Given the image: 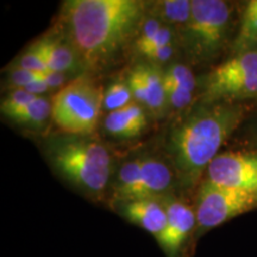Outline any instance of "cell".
Returning <instances> with one entry per match:
<instances>
[{"instance_id": "cell-18", "label": "cell", "mask_w": 257, "mask_h": 257, "mask_svg": "<svg viewBox=\"0 0 257 257\" xmlns=\"http://www.w3.org/2000/svg\"><path fill=\"white\" fill-rule=\"evenodd\" d=\"M134 102V95L126 81H114L104 93L102 110L108 113L119 111Z\"/></svg>"}, {"instance_id": "cell-19", "label": "cell", "mask_w": 257, "mask_h": 257, "mask_svg": "<svg viewBox=\"0 0 257 257\" xmlns=\"http://www.w3.org/2000/svg\"><path fill=\"white\" fill-rule=\"evenodd\" d=\"M234 54L257 50V16L243 15L238 35L233 44Z\"/></svg>"}, {"instance_id": "cell-2", "label": "cell", "mask_w": 257, "mask_h": 257, "mask_svg": "<svg viewBox=\"0 0 257 257\" xmlns=\"http://www.w3.org/2000/svg\"><path fill=\"white\" fill-rule=\"evenodd\" d=\"M244 117L245 107L239 102L200 104L172 128L167 149L185 184L193 186L201 179Z\"/></svg>"}, {"instance_id": "cell-16", "label": "cell", "mask_w": 257, "mask_h": 257, "mask_svg": "<svg viewBox=\"0 0 257 257\" xmlns=\"http://www.w3.org/2000/svg\"><path fill=\"white\" fill-rule=\"evenodd\" d=\"M149 14L168 25L178 35L187 25L192 14V2L189 0H162L148 5Z\"/></svg>"}, {"instance_id": "cell-1", "label": "cell", "mask_w": 257, "mask_h": 257, "mask_svg": "<svg viewBox=\"0 0 257 257\" xmlns=\"http://www.w3.org/2000/svg\"><path fill=\"white\" fill-rule=\"evenodd\" d=\"M140 0H68L61 11L64 41L81 66L100 69L134 43L147 15Z\"/></svg>"}, {"instance_id": "cell-4", "label": "cell", "mask_w": 257, "mask_h": 257, "mask_svg": "<svg viewBox=\"0 0 257 257\" xmlns=\"http://www.w3.org/2000/svg\"><path fill=\"white\" fill-rule=\"evenodd\" d=\"M230 5L221 0H192V14L179 34L186 55L194 63L216 59L230 36Z\"/></svg>"}, {"instance_id": "cell-5", "label": "cell", "mask_w": 257, "mask_h": 257, "mask_svg": "<svg viewBox=\"0 0 257 257\" xmlns=\"http://www.w3.org/2000/svg\"><path fill=\"white\" fill-rule=\"evenodd\" d=\"M104 93L91 79L73 80L51 99V119L63 134L91 135L99 123Z\"/></svg>"}, {"instance_id": "cell-10", "label": "cell", "mask_w": 257, "mask_h": 257, "mask_svg": "<svg viewBox=\"0 0 257 257\" xmlns=\"http://www.w3.org/2000/svg\"><path fill=\"white\" fill-rule=\"evenodd\" d=\"M167 211V224L157 243L167 257H179L189 236L197 231L195 210L174 198H162Z\"/></svg>"}, {"instance_id": "cell-24", "label": "cell", "mask_w": 257, "mask_h": 257, "mask_svg": "<svg viewBox=\"0 0 257 257\" xmlns=\"http://www.w3.org/2000/svg\"><path fill=\"white\" fill-rule=\"evenodd\" d=\"M23 89L30 93V94H34L36 96H42V94H46V93L50 91L49 86H48L42 79L30 83V85L27 86V87H24Z\"/></svg>"}, {"instance_id": "cell-22", "label": "cell", "mask_w": 257, "mask_h": 257, "mask_svg": "<svg viewBox=\"0 0 257 257\" xmlns=\"http://www.w3.org/2000/svg\"><path fill=\"white\" fill-rule=\"evenodd\" d=\"M41 79V73H34L30 70L21 68H12L10 70L8 81L10 85L16 88H24L30 83L37 81Z\"/></svg>"}, {"instance_id": "cell-21", "label": "cell", "mask_w": 257, "mask_h": 257, "mask_svg": "<svg viewBox=\"0 0 257 257\" xmlns=\"http://www.w3.org/2000/svg\"><path fill=\"white\" fill-rule=\"evenodd\" d=\"M14 68L30 70V72L34 73H44L49 70L43 57L31 48H29L25 53L19 55L14 61Z\"/></svg>"}, {"instance_id": "cell-7", "label": "cell", "mask_w": 257, "mask_h": 257, "mask_svg": "<svg viewBox=\"0 0 257 257\" xmlns=\"http://www.w3.org/2000/svg\"><path fill=\"white\" fill-rule=\"evenodd\" d=\"M257 208V193L226 187L208 179L202 180L198 191L197 231L201 234L216 229L233 218Z\"/></svg>"}, {"instance_id": "cell-17", "label": "cell", "mask_w": 257, "mask_h": 257, "mask_svg": "<svg viewBox=\"0 0 257 257\" xmlns=\"http://www.w3.org/2000/svg\"><path fill=\"white\" fill-rule=\"evenodd\" d=\"M51 101L43 96H38L18 113L12 115L10 119L15 123L29 127H42L51 117Z\"/></svg>"}, {"instance_id": "cell-9", "label": "cell", "mask_w": 257, "mask_h": 257, "mask_svg": "<svg viewBox=\"0 0 257 257\" xmlns=\"http://www.w3.org/2000/svg\"><path fill=\"white\" fill-rule=\"evenodd\" d=\"M207 179L226 187L257 193V154H219L208 166Z\"/></svg>"}, {"instance_id": "cell-14", "label": "cell", "mask_w": 257, "mask_h": 257, "mask_svg": "<svg viewBox=\"0 0 257 257\" xmlns=\"http://www.w3.org/2000/svg\"><path fill=\"white\" fill-rule=\"evenodd\" d=\"M140 76L144 91L143 107L149 110L154 115H161L168 107L163 82V72L155 64L141 63L134 67Z\"/></svg>"}, {"instance_id": "cell-6", "label": "cell", "mask_w": 257, "mask_h": 257, "mask_svg": "<svg viewBox=\"0 0 257 257\" xmlns=\"http://www.w3.org/2000/svg\"><path fill=\"white\" fill-rule=\"evenodd\" d=\"M257 96V50L233 54L208 74L201 104L238 102Z\"/></svg>"}, {"instance_id": "cell-20", "label": "cell", "mask_w": 257, "mask_h": 257, "mask_svg": "<svg viewBox=\"0 0 257 257\" xmlns=\"http://www.w3.org/2000/svg\"><path fill=\"white\" fill-rule=\"evenodd\" d=\"M38 96L30 94L23 88L12 89L2 101V113L5 117L11 118L12 115L18 113L22 108H24L28 104L34 101Z\"/></svg>"}, {"instance_id": "cell-3", "label": "cell", "mask_w": 257, "mask_h": 257, "mask_svg": "<svg viewBox=\"0 0 257 257\" xmlns=\"http://www.w3.org/2000/svg\"><path fill=\"white\" fill-rule=\"evenodd\" d=\"M46 156L64 180L88 195H100L112 175V155L91 135L63 134L46 144Z\"/></svg>"}, {"instance_id": "cell-11", "label": "cell", "mask_w": 257, "mask_h": 257, "mask_svg": "<svg viewBox=\"0 0 257 257\" xmlns=\"http://www.w3.org/2000/svg\"><path fill=\"white\" fill-rule=\"evenodd\" d=\"M120 216L128 223L136 225L157 239L167 224V211L162 198L140 199V200L118 202Z\"/></svg>"}, {"instance_id": "cell-8", "label": "cell", "mask_w": 257, "mask_h": 257, "mask_svg": "<svg viewBox=\"0 0 257 257\" xmlns=\"http://www.w3.org/2000/svg\"><path fill=\"white\" fill-rule=\"evenodd\" d=\"M173 176L163 161L136 157L121 165L113 184V197L118 202L162 198L172 188Z\"/></svg>"}, {"instance_id": "cell-15", "label": "cell", "mask_w": 257, "mask_h": 257, "mask_svg": "<svg viewBox=\"0 0 257 257\" xmlns=\"http://www.w3.org/2000/svg\"><path fill=\"white\" fill-rule=\"evenodd\" d=\"M146 126V112L137 102H133L119 111L111 112L105 118V130L117 138L136 137Z\"/></svg>"}, {"instance_id": "cell-13", "label": "cell", "mask_w": 257, "mask_h": 257, "mask_svg": "<svg viewBox=\"0 0 257 257\" xmlns=\"http://www.w3.org/2000/svg\"><path fill=\"white\" fill-rule=\"evenodd\" d=\"M30 48L43 57L48 69L53 72L67 74L81 67L78 55L66 41L44 37L31 44Z\"/></svg>"}, {"instance_id": "cell-25", "label": "cell", "mask_w": 257, "mask_h": 257, "mask_svg": "<svg viewBox=\"0 0 257 257\" xmlns=\"http://www.w3.org/2000/svg\"><path fill=\"white\" fill-rule=\"evenodd\" d=\"M243 15L257 16V0H251V2L246 5L245 11H244Z\"/></svg>"}, {"instance_id": "cell-12", "label": "cell", "mask_w": 257, "mask_h": 257, "mask_svg": "<svg viewBox=\"0 0 257 257\" xmlns=\"http://www.w3.org/2000/svg\"><path fill=\"white\" fill-rule=\"evenodd\" d=\"M163 82L168 107L179 111L192 104L197 81L187 64L170 63L163 70Z\"/></svg>"}, {"instance_id": "cell-23", "label": "cell", "mask_w": 257, "mask_h": 257, "mask_svg": "<svg viewBox=\"0 0 257 257\" xmlns=\"http://www.w3.org/2000/svg\"><path fill=\"white\" fill-rule=\"evenodd\" d=\"M41 79L49 86L50 89L56 88H63L66 86L67 76L66 74L53 72V70H48V72L41 73Z\"/></svg>"}]
</instances>
